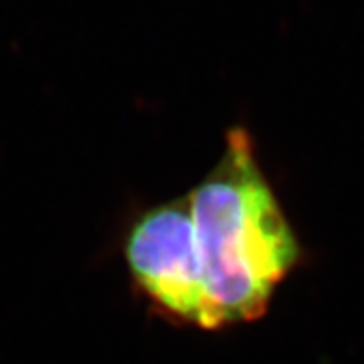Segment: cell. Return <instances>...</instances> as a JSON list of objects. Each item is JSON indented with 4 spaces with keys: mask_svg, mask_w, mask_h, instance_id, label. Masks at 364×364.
<instances>
[{
    "mask_svg": "<svg viewBox=\"0 0 364 364\" xmlns=\"http://www.w3.org/2000/svg\"><path fill=\"white\" fill-rule=\"evenodd\" d=\"M123 253L132 283L154 311L173 323L214 331L188 193L141 212Z\"/></svg>",
    "mask_w": 364,
    "mask_h": 364,
    "instance_id": "2",
    "label": "cell"
},
{
    "mask_svg": "<svg viewBox=\"0 0 364 364\" xmlns=\"http://www.w3.org/2000/svg\"><path fill=\"white\" fill-rule=\"evenodd\" d=\"M188 199L214 331L260 320L303 250L250 130H227L223 153Z\"/></svg>",
    "mask_w": 364,
    "mask_h": 364,
    "instance_id": "1",
    "label": "cell"
}]
</instances>
